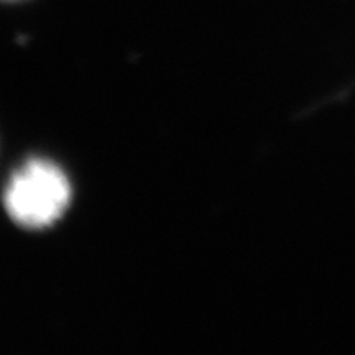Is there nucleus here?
<instances>
[{"label":"nucleus","mask_w":355,"mask_h":355,"mask_svg":"<svg viewBox=\"0 0 355 355\" xmlns=\"http://www.w3.org/2000/svg\"><path fill=\"white\" fill-rule=\"evenodd\" d=\"M4 201L6 211L15 223L42 229L66 212L71 201V185L56 165L33 159L11 178Z\"/></svg>","instance_id":"1"}]
</instances>
